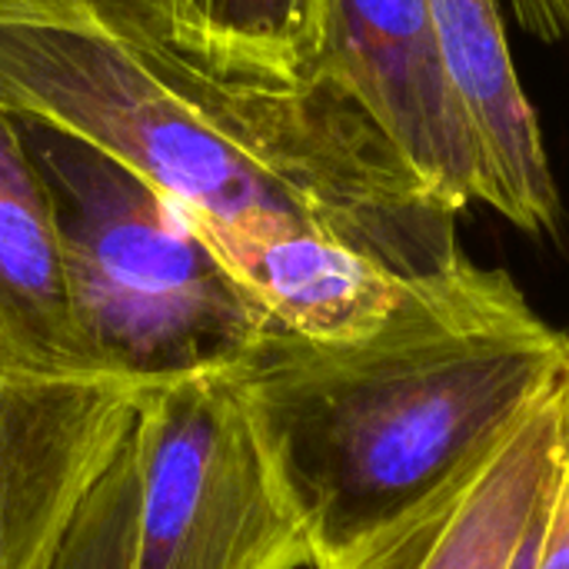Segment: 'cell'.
I'll return each mask as SVG.
<instances>
[{
	"label": "cell",
	"instance_id": "obj_1",
	"mask_svg": "<svg viewBox=\"0 0 569 569\" xmlns=\"http://www.w3.org/2000/svg\"><path fill=\"white\" fill-rule=\"evenodd\" d=\"M567 360L569 330L503 273L460 307L357 343L260 333L237 370L323 563L450 480Z\"/></svg>",
	"mask_w": 569,
	"mask_h": 569
},
{
	"label": "cell",
	"instance_id": "obj_2",
	"mask_svg": "<svg viewBox=\"0 0 569 569\" xmlns=\"http://www.w3.org/2000/svg\"><path fill=\"white\" fill-rule=\"evenodd\" d=\"M0 107L100 147L160 190L187 213L237 287L283 243L310 230L333 233L207 83L160 70L113 40L0 27Z\"/></svg>",
	"mask_w": 569,
	"mask_h": 569
},
{
	"label": "cell",
	"instance_id": "obj_3",
	"mask_svg": "<svg viewBox=\"0 0 569 569\" xmlns=\"http://www.w3.org/2000/svg\"><path fill=\"white\" fill-rule=\"evenodd\" d=\"M20 127L57 210L73 313L97 360L143 383L237 363L263 320L187 213L100 147L33 120Z\"/></svg>",
	"mask_w": 569,
	"mask_h": 569
},
{
	"label": "cell",
	"instance_id": "obj_4",
	"mask_svg": "<svg viewBox=\"0 0 569 569\" xmlns=\"http://www.w3.org/2000/svg\"><path fill=\"white\" fill-rule=\"evenodd\" d=\"M130 447V569H313L303 510L237 363L153 383Z\"/></svg>",
	"mask_w": 569,
	"mask_h": 569
},
{
	"label": "cell",
	"instance_id": "obj_5",
	"mask_svg": "<svg viewBox=\"0 0 569 569\" xmlns=\"http://www.w3.org/2000/svg\"><path fill=\"white\" fill-rule=\"evenodd\" d=\"M153 383L0 363V569H50Z\"/></svg>",
	"mask_w": 569,
	"mask_h": 569
},
{
	"label": "cell",
	"instance_id": "obj_6",
	"mask_svg": "<svg viewBox=\"0 0 569 569\" xmlns=\"http://www.w3.org/2000/svg\"><path fill=\"white\" fill-rule=\"evenodd\" d=\"M567 433L569 360L497 440L430 497L313 569H510L553 493Z\"/></svg>",
	"mask_w": 569,
	"mask_h": 569
},
{
	"label": "cell",
	"instance_id": "obj_7",
	"mask_svg": "<svg viewBox=\"0 0 569 569\" xmlns=\"http://www.w3.org/2000/svg\"><path fill=\"white\" fill-rule=\"evenodd\" d=\"M310 73L357 103L460 213L480 203V153L423 0H327Z\"/></svg>",
	"mask_w": 569,
	"mask_h": 569
},
{
	"label": "cell",
	"instance_id": "obj_8",
	"mask_svg": "<svg viewBox=\"0 0 569 569\" xmlns=\"http://www.w3.org/2000/svg\"><path fill=\"white\" fill-rule=\"evenodd\" d=\"M423 3L480 153V203L527 233H553L560 227V193L537 113L510 57L497 0Z\"/></svg>",
	"mask_w": 569,
	"mask_h": 569
},
{
	"label": "cell",
	"instance_id": "obj_9",
	"mask_svg": "<svg viewBox=\"0 0 569 569\" xmlns=\"http://www.w3.org/2000/svg\"><path fill=\"white\" fill-rule=\"evenodd\" d=\"M0 363L47 377H117L80 333L50 190L20 120L0 107Z\"/></svg>",
	"mask_w": 569,
	"mask_h": 569
},
{
	"label": "cell",
	"instance_id": "obj_10",
	"mask_svg": "<svg viewBox=\"0 0 569 569\" xmlns=\"http://www.w3.org/2000/svg\"><path fill=\"white\" fill-rule=\"evenodd\" d=\"M180 73L217 90L300 87L320 53L327 0H143Z\"/></svg>",
	"mask_w": 569,
	"mask_h": 569
},
{
	"label": "cell",
	"instance_id": "obj_11",
	"mask_svg": "<svg viewBox=\"0 0 569 569\" xmlns=\"http://www.w3.org/2000/svg\"><path fill=\"white\" fill-rule=\"evenodd\" d=\"M0 27H50L93 33L127 47L130 53L157 63L160 70L183 77L163 50L143 0H0Z\"/></svg>",
	"mask_w": 569,
	"mask_h": 569
},
{
	"label": "cell",
	"instance_id": "obj_12",
	"mask_svg": "<svg viewBox=\"0 0 569 569\" xmlns=\"http://www.w3.org/2000/svg\"><path fill=\"white\" fill-rule=\"evenodd\" d=\"M137 507V463L133 447L113 460L87 507L80 510L63 550L50 569H130Z\"/></svg>",
	"mask_w": 569,
	"mask_h": 569
},
{
	"label": "cell",
	"instance_id": "obj_13",
	"mask_svg": "<svg viewBox=\"0 0 569 569\" xmlns=\"http://www.w3.org/2000/svg\"><path fill=\"white\" fill-rule=\"evenodd\" d=\"M510 569H569V433L553 493L527 530Z\"/></svg>",
	"mask_w": 569,
	"mask_h": 569
},
{
	"label": "cell",
	"instance_id": "obj_14",
	"mask_svg": "<svg viewBox=\"0 0 569 569\" xmlns=\"http://www.w3.org/2000/svg\"><path fill=\"white\" fill-rule=\"evenodd\" d=\"M520 23L540 40H560L569 30V0H510Z\"/></svg>",
	"mask_w": 569,
	"mask_h": 569
}]
</instances>
